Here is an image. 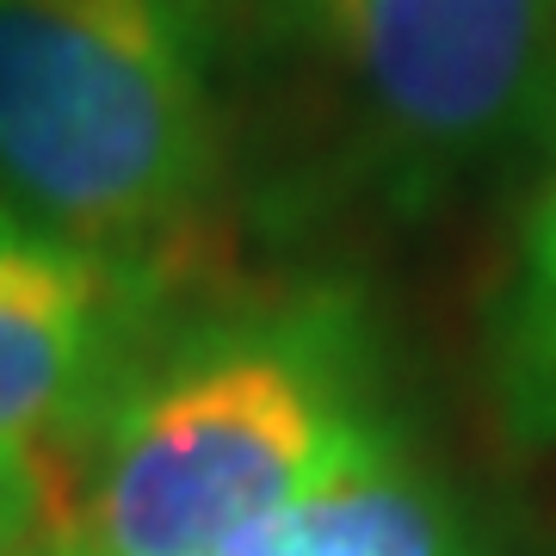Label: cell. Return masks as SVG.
Segmentation results:
<instances>
[{"label": "cell", "instance_id": "cell-1", "mask_svg": "<svg viewBox=\"0 0 556 556\" xmlns=\"http://www.w3.org/2000/svg\"><path fill=\"white\" fill-rule=\"evenodd\" d=\"M223 186L211 0H0V192L167 291Z\"/></svg>", "mask_w": 556, "mask_h": 556}, {"label": "cell", "instance_id": "cell-2", "mask_svg": "<svg viewBox=\"0 0 556 556\" xmlns=\"http://www.w3.org/2000/svg\"><path fill=\"white\" fill-rule=\"evenodd\" d=\"M383 445L365 408V328L340 303L229 321L130 371L93 427L80 556H223L254 519Z\"/></svg>", "mask_w": 556, "mask_h": 556}, {"label": "cell", "instance_id": "cell-3", "mask_svg": "<svg viewBox=\"0 0 556 556\" xmlns=\"http://www.w3.org/2000/svg\"><path fill=\"white\" fill-rule=\"evenodd\" d=\"M365 130L445 179L556 130V0H298Z\"/></svg>", "mask_w": 556, "mask_h": 556}, {"label": "cell", "instance_id": "cell-4", "mask_svg": "<svg viewBox=\"0 0 556 556\" xmlns=\"http://www.w3.org/2000/svg\"><path fill=\"white\" fill-rule=\"evenodd\" d=\"M161 291L0 199V457L93 433L137 371Z\"/></svg>", "mask_w": 556, "mask_h": 556}, {"label": "cell", "instance_id": "cell-5", "mask_svg": "<svg viewBox=\"0 0 556 556\" xmlns=\"http://www.w3.org/2000/svg\"><path fill=\"white\" fill-rule=\"evenodd\" d=\"M223 556H457V514L383 439L298 501L254 519Z\"/></svg>", "mask_w": 556, "mask_h": 556}, {"label": "cell", "instance_id": "cell-6", "mask_svg": "<svg viewBox=\"0 0 556 556\" xmlns=\"http://www.w3.org/2000/svg\"><path fill=\"white\" fill-rule=\"evenodd\" d=\"M495 371L514 427L556 439V174L519 217L514 266L495 298Z\"/></svg>", "mask_w": 556, "mask_h": 556}, {"label": "cell", "instance_id": "cell-7", "mask_svg": "<svg viewBox=\"0 0 556 556\" xmlns=\"http://www.w3.org/2000/svg\"><path fill=\"white\" fill-rule=\"evenodd\" d=\"M68 538L56 464L43 457H0V556H38Z\"/></svg>", "mask_w": 556, "mask_h": 556}]
</instances>
